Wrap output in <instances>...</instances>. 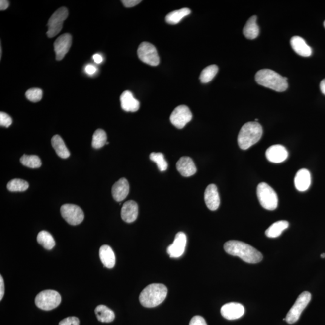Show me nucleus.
<instances>
[{"label":"nucleus","instance_id":"obj_1","mask_svg":"<svg viewBox=\"0 0 325 325\" xmlns=\"http://www.w3.org/2000/svg\"><path fill=\"white\" fill-rule=\"evenodd\" d=\"M224 249L229 254L238 256L247 263H258L263 258L262 253L255 248L241 241H228L224 244Z\"/></svg>","mask_w":325,"mask_h":325},{"label":"nucleus","instance_id":"obj_2","mask_svg":"<svg viewBox=\"0 0 325 325\" xmlns=\"http://www.w3.org/2000/svg\"><path fill=\"white\" fill-rule=\"evenodd\" d=\"M167 295V289L164 284H151L142 290L139 296V301L145 307H155L164 301Z\"/></svg>","mask_w":325,"mask_h":325},{"label":"nucleus","instance_id":"obj_3","mask_svg":"<svg viewBox=\"0 0 325 325\" xmlns=\"http://www.w3.org/2000/svg\"><path fill=\"white\" fill-rule=\"evenodd\" d=\"M287 78L269 69L259 70L255 75V81L258 84L279 92L287 89Z\"/></svg>","mask_w":325,"mask_h":325},{"label":"nucleus","instance_id":"obj_4","mask_svg":"<svg viewBox=\"0 0 325 325\" xmlns=\"http://www.w3.org/2000/svg\"><path fill=\"white\" fill-rule=\"evenodd\" d=\"M261 125L257 122H249L244 125L239 132L238 142L242 150H246L257 143L263 135Z\"/></svg>","mask_w":325,"mask_h":325},{"label":"nucleus","instance_id":"obj_5","mask_svg":"<svg viewBox=\"0 0 325 325\" xmlns=\"http://www.w3.org/2000/svg\"><path fill=\"white\" fill-rule=\"evenodd\" d=\"M256 193L259 203L264 209L274 210L278 205V198L275 191L266 182L258 184Z\"/></svg>","mask_w":325,"mask_h":325},{"label":"nucleus","instance_id":"obj_6","mask_svg":"<svg viewBox=\"0 0 325 325\" xmlns=\"http://www.w3.org/2000/svg\"><path fill=\"white\" fill-rule=\"evenodd\" d=\"M61 301V296L57 291L46 290L36 296L35 304L40 309L50 311L58 307Z\"/></svg>","mask_w":325,"mask_h":325},{"label":"nucleus","instance_id":"obj_7","mask_svg":"<svg viewBox=\"0 0 325 325\" xmlns=\"http://www.w3.org/2000/svg\"><path fill=\"white\" fill-rule=\"evenodd\" d=\"M312 299V295L309 292H304L298 296L295 303L286 316V321L288 324H293L299 320L303 311L306 309Z\"/></svg>","mask_w":325,"mask_h":325},{"label":"nucleus","instance_id":"obj_8","mask_svg":"<svg viewBox=\"0 0 325 325\" xmlns=\"http://www.w3.org/2000/svg\"><path fill=\"white\" fill-rule=\"evenodd\" d=\"M68 16V10L66 7H61L53 14L48 20L47 35L49 38H54L61 32L63 24Z\"/></svg>","mask_w":325,"mask_h":325},{"label":"nucleus","instance_id":"obj_9","mask_svg":"<svg viewBox=\"0 0 325 325\" xmlns=\"http://www.w3.org/2000/svg\"><path fill=\"white\" fill-rule=\"evenodd\" d=\"M139 58L142 62L150 66H158L160 58L156 48L149 42H144L140 44L138 49Z\"/></svg>","mask_w":325,"mask_h":325},{"label":"nucleus","instance_id":"obj_10","mask_svg":"<svg viewBox=\"0 0 325 325\" xmlns=\"http://www.w3.org/2000/svg\"><path fill=\"white\" fill-rule=\"evenodd\" d=\"M61 213L65 220L71 225H79L84 220L83 211L77 205H63L61 208Z\"/></svg>","mask_w":325,"mask_h":325},{"label":"nucleus","instance_id":"obj_11","mask_svg":"<svg viewBox=\"0 0 325 325\" xmlns=\"http://www.w3.org/2000/svg\"><path fill=\"white\" fill-rule=\"evenodd\" d=\"M192 113L189 108L185 105L176 107L170 116V120L176 128L182 129L192 120Z\"/></svg>","mask_w":325,"mask_h":325},{"label":"nucleus","instance_id":"obj_12","mask_svg":"<svg viewBox=\"0 0 325 325\" xmlns=\"http://www.w3.org/2000/svg\"><path fill=\"white\" fill-rule=\"evenodd\" d=\"M187 244V236L183 232L176 234L173 244L167 247V252L170 258L180 257L185 252Z\"/></svg>","mask_w":325,"mask_h":325},{"label":"nucleus","instance_id":"obj_13","mask_svg":"<svg viewBox=\"0 0 325 325\" xmlns=\"http://www.w3.org/2000/svg\"><path fill=\"white\" fill-rule=\"evenodd\" d=\"M72 44V36L69 33H65L59 36L54 43V51L57 61H61L68 51Z\"/></svg>","mask_w":325,"mask_h":325},{"label":"nucleus","instance_id":"obj_14","mask_svg":"<svg viewBox=\"0 0 325 325\" xmlns=\"http://www.w3.org/2000/svg\"><path fill=\"white\" fill-rule=\"evenodd\" d=\"M245 312L243 305L238 302H230L225 304L221 309L222 316L227 320H236L244 315Z\"/></svg>","mask_w":325,"mask_h":325},{"label":"nucleus","instance_id":"obj_15","mask_svg":"<svg viewBox=\"0 0 325 325\" xmlns=\"http://www.w3.org/2000/svg\"><path fill=\"white\" fill-rule=\"evenodd\" d=\"M289 153L286 148L281 145H274L266 151V156L268 161L275 163H280L288 158Z\"/></svg>","mask_w":325,"mask_h":325},{"label":"nucleus","instance_id":"obj_16","mask_svg":"<svg viewBox=\"0 0 325 325\" xmlns=\"http://www.w3.org/2000/svg\"><path fill=\"white\" fill-rule=\"evenodd\" d=\"M204 200L208 209L215 211L220 205L221 200L219 197L218 188L215 184H210L207 186L204 193Z\"/></svg>","mask_w":325,"mask_h":325},{"label":"nucleus","instance_id":"obj_17","mask_svg":"<svg viewBox=\"0 0 325 325\" xmlns=\"http://www.w3.org/2000/svg\"><path fill=\"white\" fill-rule=\"evenodd\" d=\"M176 166V169L184 177H189L195 175L197 171L195 162L192 159L187 156L182 157L179 159Z\"/></svg>","mask_w":325,"mask_h":325},{"label":"nucleus","instance_id":"obj_18","mask_svg":"<svg viewBox=\"0 0 325 325\" xmlns=\"http://www.w3.org/2000/svg\"><path fill=\"white\" fill-rule=\"evenodd\" d=\"M138 205L135 201L125 202L121 209V218L127 223H132L138 216Z\"/></svg>","mask_w":325,"mask_h":325},{"label":"nucleus","instance_id":"obj_19","mask_svg":"<svg viewBox=\"0 0 325 325\" xmlns=\"http://www.w3.org/2000/svg\"><path fill=\"white\" fill-rule=\"evenodd\" d=\"M129 190V184L127 179L124 178H121L115 182L112 187L113 198L117 202H121L127 198Z\"/></svg>","mask_w":325,"mask_h":325},{"label":"nucleus","instance_id":"obj_20","mask_svg":"<svg viewBox=\"0 0 325 325\" xmlns=\"http://www.w3.org/2000/svg\"><path fill=\"white\" fill-rule=\"evenodd\" d=\"M120 101L122 110L125 112H136L139 109V102L134 97L130 91L126 90L122 93Z\"/></svg>","mask_w":325,"mask_h":325},{"label":"nucleus","instance_id":"obj_21","mask_svg":"<svg viewBox=\"0 0 325 325\" xmlns=\"http://www.w3.org/2000/svg\"><path fill=\"white\" fill-rule=\"evenodd\" d=\"M290 44L293 50L299 56L309 57L312 55V49L305 40L300 36H293L290 40Z\"/></svg>","mask_w":325,"mask_h":325},{"label":"nucleus","instance_id":"obj_22","mask_svg":"<svg viewBox=\"0 0 325 325\" xmlns=\"http://www.w3.org/2000/svg\"><path fill=\"white\" fill-rule=\"evenodd\" d=\"M295 186L299 192H305L311 185V175L309 170L302 169L298 171L295 177Z\"/></svg>","mask_w":325,"mask_h":325},{"label":"nucleus","instance_id":"obj_23","mask_svg":"<svg viewBox=\"0 0 325 325\" xmlns=\"http://www.w3.org/2000/svg\"><path fill=\"white\" fill-rule=\"evenodd\" d=\"M99 257L102 263L108 269L115 267L116 258L115 253L108 245H102L99 249Z\"/></svg>","mask_w":325,"mask_h":325},{"label":"nucleus","instance_id":"obj_24","mask_svg":"<svg viewBox=\"0 0 325 325\" xmlns=\"http://www.w3.org/2000/svg\"><path fill=\"white\" fill-rule=\"evenodd\" d=\"M51 145L57 155L62 159H67L70 156V151L65 145L64 140L59 135L54 136L51 139Z\"/></svg>","mask_w":325,"mask_h":325},{"label":"nucleus","instance_id":"obj_25","mask_svg":"<svg viewBox=\"0 0 325 325\" xmlns=\"http://www.w3.org/2000/svg\"><path fill=\"white\" fill-rule=\"evenodd\" d=\"M257 17L253 16L248 20L244 28V35L248 39H254L257 38L259 33V28L256 23Z\"/></svg>","mask_w":325,"mask_h":325},{"label":"nucleus","instance_id":"obj_26","mask_svg":"<svg viewBox=\"0 0 325 325\" xmlns=\"http://www.w3.org/2000/svg\"><path fill=\"white\" fill-rule=\"evenodd\" d=\"M95 312L98 320L103 323H110L115 318V313L113 311L104 305L97 306Z\"/></svg>","mask_w":325,"mask_h":325},{"label":"nucleus","instance_id":"obj_27","mask_svg":"<svg viewBox=\"0 0 325 325\" xmlns=\"http://www.w3.org/2000/svg\"><path fill=\"white\" fill-rule=\"evenodd\" d=\"M289 226V223L287 221H279L270 225L265 234L269 238H278Z\"/></svg>","mask_w":325,"mask_h":325},{"label":"nucleus","instance_id":"obj_28","mask_svg":"<svg viewBox=\"0 0 325 325\" xmlns=\"http://www.w3.org/2000/svg\"><path fill=\"white\" fill-rule=\"evenodd\" d=\"M190 13L191 10L188 8H183L180 10L173 11L166 16V21L169 24H177L185 17L189 15Z\"/></svg>","mask_w":325,"mask_h":325},{"label":"nucleus","instance_id":"obj_29","mask_svg":"<svg viewBox=\"0 0 325 325\" xmlns=\"http://www.w3.org/2000/svg\"><path fill=\"white\" fill-rule=\"evenodd\" d=\"M38 244L47 250H51L55 246L56 242L53 237L47 231H41L37 237Z\"/></svg>","mask_w":325,"mask_h":325},{"label":"nucleus","instance_id":"obj_30","mask_svg":"<svg viewBox=\"0 0 325 325\" xmlns=\"http://www.w3.org/2000/svg\"><path fill=\"white\" fill-rule=\"evenodd\" d=\"M219 68L216 65H210L203 70L201 73L199 79L202 83H208L215 78L217 73H218Z\"/></svg>","mask_w":325,"mask_h":325},{"label":"nucleus","instance_id":"obj_31","mask_svg":"<svg viewBox=\"0 0 325 325\" xmlns=\"http://www.w3.org/2000/svg\"><path fill=\"white\" fill-rule=\"evenodd\" d=\"M20 162L24 166L31 168V169H36L42 166L41 160L38 156L24 155L20 159Z\"/></svg>","mask_w":325,"mask_h":325},{"label":"nucleus","instance_id":"obj_32","mask_svg":"<svg viewBox=\"0 0 325 325\" xmlns=\"http://www.w3.org/2000/svg\"><path fill=\"white\" fill-rule=\"evenodd\" d=\"M29 187V184L26 181L21 179H14L8 182L7 188L10 192H24Z\"/></svg>","mask_w":325,"mask_h":325},{"label":"nucleus","instance_id":"obj_33","mask_svg":"<svg viewBox=\"0 0 325 325\" xmlns=\"http://www.w3.org/2000/svg\"><path fill=\"white\" fill-rule=\"evenodd\" d=\"M107 134L102 129H98L94 133L92 145L95 149L103 147L107 144Z\"/></svg>","mask_w":325,"mask_h":325},{"label":"nucleus","instance_id":"obj_34","mask_svg":"<svg viewBox=\"0 0 325 325\" xmlns=\"http://www.w3.org/2000/svg\"><path fill=\"white\" fill-rule=\"evenodd\" d=\"M151 161L155 162L158 165V169L161 172H164L167 169V162L164 159V155L161 153H151L150 155Z\"/></svg>","mask_w":325,"mask_h":325},{"label":"nucleus","instance_id":"obj_35","mask_svg":"<svg viewBox=\"0 0 325 325\" xmlns=\"http://www.w3.org/2000/svg\"><path fill=\"white\" fill-rule=\"evenodd\" d=\"M42 90L39 88H32L28 89L25 96L28 100L33 102H38L41 100L42 98Z\"/></svg>","mask_w":325,"mask_h":325},{"label":"nucleus","instance_id":"obj_36","mask_svg":"<svg viewBox=\"0 0 325 325\" xmlns=\"http://www.w3.org/2000/svg\"><path fill=\"white\" fill-rule=\"evenodd\" d=\"M12 124V119L4 112L0 113V125L1 127L8 128Z\"/></svg>","mask_w":325,"mask_h":325},{"label":"nucleus","instance_id":"obj_37","mask_svg":"<svg viewBox=\"0 0 325 325\" xmlns=\"http://www.w3.org/2000/svg\"><path fill=\"white\" fill-rule=\"evenodd\" d=\"M80 321L77 317H68L59 322V325H79Z\"/></svg>","mask_w":325,"mask_h":325},{"label":"nucleus","instance_id":"obj_38","mask_svg":"<svg viewBox=\"0 0 325 325\" xmlns=\"http://www.w3.org/2000/svg\"><path fill=\"white\" fill-rule=\"evenodd\" d=\"M189 325H207L206 321L200 316H196L191 319Z\"/></svg>","mask_w":325,"mask_h":325},{"label":"nucleus","instance_id":"obj_39","mask_svg":"<svg viewBox=\"0 0 325 325\" xmlns=\"http://www.w3.org/2000/svg\"><path fill=\"white\" fill-rule=\"evenodd\" d=\"M121 2L125 7L130 8L136 6L140 2H141L142 1L141 0H123Z\"/></svg>","mask_w":325,"mask_h":325},{"label":"nucleus","instance_id":"obj_40","mask_svg":"<svg viewBox=\"0 0 325 325\" xmlns=\"http://www.w3.org/2000/svg\"><path fill=\"white\" fill-rule=\"evenodd\" d=\"M5 292V287H4V279L2 278V276H0V301H1Z\"/></svg>","mask_w":325,"mask_h":325},{"label":"nucleus","instance_id":"obj_41","mask_svg":"<svg viewBox=\"0 0 325 325\" xmlns=\"http://www.w3.org/2000/svg\"><path fill=\"white\" fill-rule=\"evenodd\" d=\"M85 71L87 74H89V75H92V74L96 73V68L94 67L93 65H88L85 68Z\"/></svg>","mask_w":325,"mask_h":325},{"label":"nucleus","instance_id":"obj_42","mask_svg":"<svg viewBox=\"0 0 325 325\" xmlns=\"http://www.w3.org/2000/svg\"><path fill=\"white\" fill-rule=\"evenodd\" d=\"M9 6V1L7 0H1L0 1V10H5Z\"/></svg>","mask_w":325,"mask_h":325},{"label":"nucleus","instance_id":"obj_43","mask_svg":"<svg viewBox=\"0 0 325 325\" xmlns=\"http://www.w3.org/2000/svg\"><path fill=\"white\" fill-rule=\"evenodd\" d=\"M93 59L94 61H95L97 64H101V63L103 61V58H102V57L100 55V54H94Z\"/></svg>","mask_w":325,"mask_h":325},{"label":"nucleus","instance_id":"obj_44","mask_svg":"<svg viewBox=\"0 0 325 325\" xmlns=\"http://www.w3.org/2000/svg\"><path fill=\"white\" fill-rule=\"evenodd\" d=\"M320 88L322 93L325 95V79L321 81L320 84Z\"/></svg>","mask_w":325,"mask_h":325},{"label":"nucleus","instance_id":"obj_45","mask_svg":"<svg viewBox=\"0 0 325 325\" xmlns=\"http://www.w3.org/2000/svg\"><path fill=\"white\" fill-rule=\"evenodd\" d=\"M321 257L322 258H325V253H323V254H321Z\"/></svg>","mask_w":325,"mask_h":325},{"label":"nucleus","instance_id":"obj_46","mask_svg":"<svg viewBox=\"0 0 325 325\" xmlns=\"http://www.w3.org/2000/svg\"><path fill=\"white\" fill-rule=\"evenodd\" d=\"M0 48H1V51H0V52H1V54H0V58L1 59V57H2V48H1V47H0Z\"/></svg>","mask_w":325,"mask_h":325},{"label":"nucleus","instance_id":"obj_47","mask_svg":"<svg viewBox=\"0 0 325 325\" xmlns=\"http://www.w3.org/2000/svg\"><path fill=\"white\" fill-rule=\"evenodd\" d=\"M324 27H325V21H324Z\"/></svg>","mask_w":325,"mask_h":325}]
</instances>
